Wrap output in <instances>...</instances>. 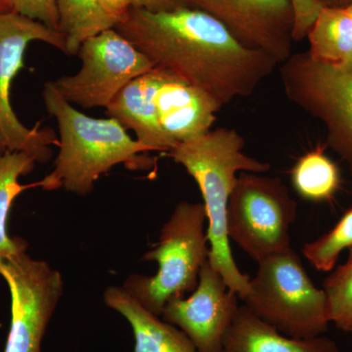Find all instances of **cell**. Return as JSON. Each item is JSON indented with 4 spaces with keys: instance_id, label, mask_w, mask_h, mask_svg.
Returning a JSON list of instances; mask_svg holds the SVG:
<instances>
[{
    "instance_id": "1",
    "label": "cell",
    "mask_w": 352,
    "mask_h": 352,
    "mask_svg": "<svg viewBox=\"0 0 352 352\" xmlns=\"http://www.w3.org/2000/svg\"><path fill=\"white\" fill-rule=\"evenodd\" d=\"M115 30L155 67L208 92L222 107L251 96L279 65L191 6L166 12L129 8Z\"/></svg>"
},
{
    "instance_id": "2",
    "label": "cell",
    "mask_w": 352,
    "mask_h": 352,
    "mask_svg": "<svg viewBox=\"0 0 352 352\" xmlns=\"http://www.w3.org/2000/svg\"><path fill=\"white\" fill-rule=\"evenodd\" d=\"M43 98L46 111L57 122L59 153L53 170L34 187L44 191L63 188L87 196L95 182L113 166L126 164L131 170H147L153 166L150 157L142 156L149 150L132 139L118 120L95 119L80 112L53 82L44 85Z\"/></svg>"
},
{
    "instance_id": "3",
    "label": "cell",
    "mask_w": 352,
    "mask_h": 352,
    "mask_svg": "<svg viewBox=\"0 0 352 352\" xmlns=\"http://www.w3.org/2000/svg\"><path fill=\"white\" fill-rule=\"evenodd\" d=\"M244 146V138L235 129L220 127L178 143L168 152L200 189L208 219V263L243 300L249 294L251 278L241 272L234 261L227 233V208L238 173H261L270 168V164L245 155Z\"/></svg>"
},
{
    "instance_id": "4",
    "label": "cell",
    "mask_w": 352,
    "mask_h": 352,
    "mask_svg": "<svg viewBox=\"0 0 352 352\" xmlns=\"http://www.w3.org/2000/svg\"><path fill=\"white\" fill-rule=\"evenodd\" d=\"M207 221L204 204H177L162 228L159 244L143 256L157 263V272L154 276L129 275L122 288L160 317L170 300L193 293L210 254Z\"/></svg>"
},
{
    "instance_id": "5",
    "label": "cell",
    "mask_w": 352,
    "mask_h": 352,
    "mask_svg": "<svg viewBox=\"0 0 352 352\" xmlns=\"http://www.w3.org/2000/svg\"><path fill=\"white\" fill-rule=\"evenodd\" d=\"M258 263L245 305L288 337L308 339L326 332L331 322L327 296L312 283L293 248Z\"/></svg>"
},
{
    "instance_id": "6",
    "label": "cell",
    "mask_w": 352,
    "mask_h": 352,
    "mask_svg": "<svg viewBox=\"0 0 352 352\" xmlns=\"http://www.w3.org/2000/svg\"><path fill=\"white\" fill-rule=\"evenodd\" d=\"M298 205L279 178L242 171L227 208V233L254 261L291 247Z\"/></svg>"
},
{
    "instance_id": "7",
    "label": "cell",
    "mask_w": 352,
    "mask_h": 352,
    "mask_svg": "<svg viewBox=\"0 0 352 352\" xmlns=\"http://www.w3.org/2000/svg\"><path fill=\"white\" fill-rule=\"evenodd\" d=\"M32 41H43L66 54V36L38 21L10 11L0 13V153L23 152L45 164L52 157L51 146L59 139L50 129H29L18 119L11 105V87L24 67V56Z\"/></svg>"
},
{
    "instance_id": "8",
    "label": "cell",
    "mask_w": 352,
    "mask_h": 352,
    "mask_svg": "<svg viewBox=\"0 0 352 352\" xmlns=\"http://www.w3.org/2000/svg\"><path fill=\"white\" fill-rule=\"evenodd\" d=\"M281 80L289 100L325 124L329 146L352 171V73L302 52L282 63Z\"/></svg>"
},
{
    "instance_id": "9",
    "label": "cell",
    "mask_w": 352,
    "mask_h": 352,
    "mask_svg": "<svg viewBox=\"0 0 352 352\" xmlns=\"http://www.w3.org/2000/svg\"><path fill=\"white\" fill-rule=\"evenodd\" d=\"M76 55L82 61L80 71L53 82L67 101L85 109L107 108L122 88L155 68L115 29L87 39Z\"/></svg>"
},
{
    "instance_id": "10",
    "label": "cell",
    "mask_w": 352,
    "mask_h": 352,
    "mask_svg": "<svg viewBox=\"0 0 352 352\" xmlns=\"http://www.w3.org/2000/svg\"><path fill=\"white\" fill-rule=\"evenodd\" d=\"M11 298L10 329L4 352H41V344L64 292L61 273L22 254L0 264Z\"/></svg>"
},
{
    "instance_id": "11",
    "label": "cell",
    "mask_w": 352,
    "mask_h": 352,
    "mask_svg": "<svg viewBox=\"0 0 352 352\" xmlns=\"http://www.w3.org/2000/svg\"><path fill=\"white\" fill-rule=\"evenodd\" d=\"M214 17L238 43L284 63L293 50L295 11L292 0H187Z\"/></svg>"
},
{
    "instance_id": "12",
    "label": "cell",
    "mask_w": 352,
    "mask_h": 352,
    "mask_svg": "<svg viewBox=\"0 0 352 352\" xmlns=\"http://www.w3.org/2000/svg\"><path fill=\"white\" fill-rule=\"evenodd\" d=\"M238 298L208 261L195 291L188 298L170 300L162 317L186 333L197 351L221 352L224 338L239 309Z\"/></svg>"
},
{
    "instance_id": "13",
    "label": "cell",
    "mask_w": 352,
    "mask_h": 352,
    "mask_svg": "<svg viewBox=\"0 0 352 352\" xmlns=\"http://www.w3.org/2000/svg\"><path fill=\"white\" fill-rule=\"evenodd\" d=\"M155 73L153 103L160 127L173 147L210 131L221 104L208 92L163 69L155 67Z\"/></svg>"
},
{
    "instance_id": "14",
    "label": "cell",
    "mask_w": 352,
    "mask_h": 352,
    "mask_svg": "<svg viewBox=\"0 0 352 352\" xmlns=\"http://www.w3.org/2000/svg\"><path fill=\"white\" fill-rule=\"evenodd\" d=\"M103 298L131 325L135 340L133 352H198L186 333L146 309L122 287H109Z\"/></svg>"
},
{
    "instance_id": "15",
    "label": "cell",
    "mask_w": 352,
    "mask_h": 352,
    "mask_svg": "<svg viewBox=\"0 0 352 352\" xmlns=\"http://www.w3.org/2000/svg\"><path fill=\"white\" fill-rule=\"evenodd\" d=\"M221 352H340L329 338L296 339L256 316L247 305H240L223 340Z\"/></svg>"
},
{
    "instance_id": "16",
    "label": "cell",
    "mask_w": 352,
    "mask_h": 352,
    "mask_svg": "<svg viewBox=\"0 0 352 352\" xmlns=\"http://www.w3.org/2000/svg\"><path fill=\"white\" fill-rule=\"evenodd\" d=\"M155 82L154 68L122 88L106 111L109 118L118 120L126 131H133L136 140L149 152L168 153L173 146L157 122L152 98Z\"/></svg>"
},
{
    "instance_id": "17",
    "label": "cell",
    "mask_w": 352,
    "mask_h": 352,
    "mask_svg": "<svg viewBox=\"0 0 352 352\" xmlns=\"http://www.w3.org/2000/svg\"><path fill=\"white\" fill-rule=\"evenodd\" d=\"M57 7L69 56L76 55L87 39L115 29L127 10L124 0H57Z\"/></svg>"
},
{
    "instance_id": "18",
    "label": "cell",
    "mask_w": 352,
    "mask_h": 352,
    "mask_svg": "<svg viewBox=\"0 0 352 352\" xmlns=\"http://www.w3.org/2000/svg\"><path fill=\"white\" fill-rule=\"evenodd\" d=\"M307 38L312 59L352 73V2L323 7Z\"/></svg>"
},
{
    "instance_id": "19",
    "label": "cell",
    "mask_w": 352,
    "mask_h": 352,
    "mask_svg": "<svg viewBox=\"0 0 352 352\" xmlns=\"http://www.w3.org/2000/svg\"><path fill=\"white\" fill-rule=\"evenodd\" d=\"M36 160L23 152L0 153V264L27 252V241L8 232V219L16 198L34 185H23L21 176L30 175Z\"/></svg>"
},
{
    "instance_id": "20",
    "label": "cell",
    "mask_w": 352,
    "mask_h": 352,
    "mask_svg": "<svg viewBox=\"0 0 352 352\" xmlns=\"http://www.w3.org/2000/svg\"><path fill=\"white\" fill-rule=\"evenodd\" d=\"M298 195L314 201H329L340 188V171L323 147L303 155L291 173Z\"/></svg>"
},
{
    "instance_id": "21",
    "label": "cell",
    "mask_w": 352,
    "mask_h": 352,
    "mask_svg": "<svg viewBox=\"0 0 352 352\" xmlns=\"http://www.w3.org/2000/svg\"><path fill=\"white\" fill-rule=\"evenodd\" d=\"M351 248L352 208L344 212L328 233L303 245L302 254L317 270L329 272L335 268L342 252Z\"/></svg>"
},
{
    "instance_id": "22",
    "label": "cell",
    "mask_w": 352,
    "mask_h": 352,
    "mask_svg": "<svg viewBox=\"0 0 352 352\" xmlns=\"http://www.w3.org/2000/svg\"><path fill=\"white\" fill-rule=\"evenodd\" d=\"M323 289L327 296L330 321L340 330L352 333V248L346 263L326 278Z\"/></svg>"
},
{
    "instance_id": "23",
    "label": "cell",
    "mask_w": 352,
    "mask_h": 352,
    "mask_svg": "<svg viewBox=\"0 0 352 352\" xmlns=\"http://www.w3.org/2000/svg\"><path fill=\"white\" fill-rule=\"evenodd\" d=\"M14 12L59 31L57 0H9ZM60 32V31H59Z\"/></svg>"
},
{
    "instance_id": "24",
    "label": "cell",
    "mask_w": 352,
    "mask_h": 352,
    "mask_svg": "<svg viewBox=\"0 0 352 352\" xmlns=\"http://www.w3.org/2000/svg\"><path fill=\"white\" fill-rule=\"evenodd\" d=\"M292 3L295 11L294 41H300L307 38L323 6L318 0H292Z\"/></svg>"
},
{
    "instance_id": "25",
    "label": "cell",
    "mask_w": 352,
    "mask_h": 352,
    "mask_svg": "<svg viewBox=\"0 0 352 352\" xmlns=\"http://www.w3.org/2000/svg\"><path fill=\"white\" fill-rule=\"evenodd\" d=\"M129 8L142 9L150 12H166L189 6L187 0H124Z\"/></svg>"
},
{
    "instance_id": "26",
    "label": "cell",
    "mask_w": 352,
    "mask_h": 352,
    "mask_svg": "<svg viewBox=\"0 0 352 352\" xmlns=\"http://www.w3.org/2000/svg\"><path fill=\"white\" fill-rule=\"evenodd\" d=\"M323 7H344L349 6L352 0H318Z\"/></svg>"
},
{
    "instance_id": "27",
    "label": "cell",
    "mask_w": 352,
    "mask_h": 352,
    "mask_svg": "<svg viewBox=\"0 0 352 352\" xmlns=\"http://www.w3.org/2000/svg\"><path fill=\"white\" fill-rule=\"evenodd\" d=\"M12 10L10 1L9 0H0V13L10 12Z\"/></svg>"
}]
</instances>
